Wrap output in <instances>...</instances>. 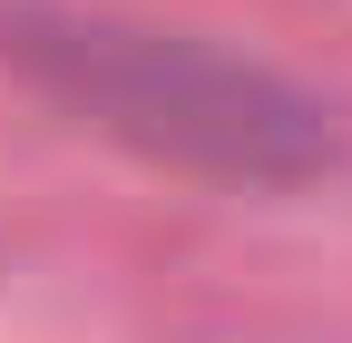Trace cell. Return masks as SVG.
Segmentation results:
<instances>
[{
	"instance_id": "obj_1",
	"label": "cell",
	"mask_w": 352,
	"mask_h": 343,
	"mask_svg": "<svg viewBox=\"0 0 352 343\" xmlns=\"http://www.w3.org/2000/svg\"><path fill=\"white\" fill-rule=\"evenodd\" d=\"M0 59L39 98L88 118L98 138L206 187H314L342 157V127L314 89H294L274 59L215 50L196 30H147L108 10H59V0H0Z\"/></svg>"
}]
</instances>
